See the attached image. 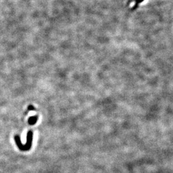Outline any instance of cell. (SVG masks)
Returning a JSON list of instances; mask_svg holds the SVG:
<instances>
[{
  "instance_id": "7a4b0ae2",
  "label": "cell",
  "mask_w": 173,
  "mask_h": 173,
  "mask_svg": "<svg viewBox=\"0 0 173 173\" xmlns=\"http://www.w3.org/2000/svg\"><path fill=\"white\" fill-rule=\"evenodd\" d=\"M34 110V107L33 106H31V105H30V106H29V107H28V110Z\"/></svg>"
},
{
  "instance_id": "6da1fadb",
  "label": "cell",
  "mask_w": 173,
  "mask_h": 173,
  "mask_svg": "<svg viewBox=\"0 0 173 173\" xmlns=\"http://www.w3.org/2000/svg\"><path fill=\"white\" fill-rule=\"evenodd\" d=\"M37 118L38 116H35V117H31L29 118L28 119V123L30 124H35L36 123L37 121Z\"/></svg>"
}]
</instances>
